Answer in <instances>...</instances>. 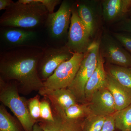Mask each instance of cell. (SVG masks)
Masks as SVG:
<instances>
[{
	"instance_id": "7402d4cb",
	"label": "cell",
	"mask_w": 131,
	"mask_h": 131,
	"mask_svg": "<svg viewBox=\"0 0 131 131\" xmlns=\"http://www.w3.org/2000/svg\"><path fill=\"white\" fill-rule=\"evenodd\" d=\"M66 117L70 119H80L88 114H90L88 106L77 104L71 106L64 112Z\"/></svg>"
},
{
	"instance_id": "f1b7e54d",
	"label": "cell",
	"mask_w": 131,
	"mask_h": 131,
	"mask_svg": "<svg viewBox=\"0 0 131 131\" xmlns=\"http://www.w3.org/2000/svg\"><path fill=\"white\" fill-rule=\"evenodd\" d=\"M14 3L12 0H0V10H6Z\"/></svg>"
},
{
	"instance_id": "603a6c76",
	"label": "cell",
	"mask_w": 131,
	"mask_h": 131,
	"mask_svg": "<svg viewBox=\"0 0 131 131\" xmlns=\"http://www.w3.org/2000/svg\"><path fill=\"white\" fill-rule=\"evenodd\" d=\"M40 103L39 97L37 95L27 101L29 113L32 118L37 123L40 121Z\"/></svg>"
},
{
	"instance_id": "e0dca14e",
	"label": "cell",
	"mask_w": 131,
	"mask_h": 131,
	"mask_svg": "<svg viewBox=\"0 0 131 131\" xmlns=\"http://www.w3.org/2000/svg\"><path fill=\"white\" fill-rule=\"evenodd\" d=\"M78 16L81 20L90 35L92 37L96 30V22L94 12L86 3L81 2L77 5Z\"/></svg>"
},
{
	"instance_id": "7c38bea8",
	"label": "cell",
	"mask_w": 131,
	"mask_h": 131,
	"mask_svg": "<svg viewBox=\"0 0 131 131\" xmlns=\"http://www.w3.org/2000/svg\"><path fill=\"white\" fill-rule=\"evenodd\" d=\"M1 35L4 42L13 48L31 46L29 43L37 37L35 31L13 27H3Z\"/></svg>"
},
{
	"instance_id": "4dcf8cb0",
	"label": "cell",
	"mask_w": 131,
	"mask_h": 131,
	"mask_svg": "<svg viewBox=\"0 0 131 131\" xmlns=\"http://www.w3.org/2000/svg\"><path fill=\"white\" fill-rule=\"evenodd\" d=\"M129 18L131 19V12L130 13V14H129Z\"/></svg>"
},
{
	"instance_id": "d6986e66",
	"label": "cell",
	"mask_w": 131,
	"mask_h": 131,
	"mask_svg": "<svg viewBox=\"0 0 131 131\" xmlns=\"http://www.w3.org/2000/svg\"><path fill=\"white\" fill-rule=\"evenodd\" d=\"M115 128L120 131H131V104L114 114Z\"/></svg>"
},
{
	"instance_id": "5b68a950",
	"label": "cell",
	"mask_w": 131,
	"mask_h": 131,
	"mask_svg": "<svg viewBox=\"0 0 131 131\" xmlns=\"http://www.w3.org/2000/svg\"><path fill=\"white\" fill-rule=\"evenodd\" d=\"M83 57L84 53H74L70 59L61 64L43 82L45 88L52 90L68 88L74 79Z\"/></svg>"
},
{
	"instance_id": "ba28073f",
	"label": "cell",
	"mask_w": 131,
	"mask_h": 131,
	"mask_svg": "<svg viewBox=\"0 0 131 131\" xmlns=\"http://www.w3.org/2000/svg\"><path fill=\"white\" fill-rule=\"evenodd\" d=\"M90 37L78 16L77 8L72 6L68 42L66 46L73 53H84L91 43Z\"/></svg>"
},
{
	"instance_id": "30bf717a",
	"label": "cell",
	"mask_w": 131,
	"mask_h": 131,
	"mask_svg": "<svg viewBox=\"0 0 131 131\" xmlns=\"http://www.w3.org/2000/svg\"><path fill=\"white\" fill-rule=\"evenodd\" d=\"M88 101L90 114L106 117L117 112L112 95L106 87L94 92Z\"/></svg>"
},
{
	"instance_id": "ac0fdd59",
	"label": "cell",
	"mask_w": 131,
	"mask_h": 131,
	"mask_svg": "<svg viewBox=\"0 0 131 131\" xmlns=\"http://www.w3.org/2000/svg\"><path fill=\"white\" fill-rule=\"evenodd\" d=\"M107 73L121 85L131 91V67L108 64Z\"/></svg>"
},
{
	"instance_id": "8992f818",
	"label": "cell",
	"mask_w": 131,
	"mask_h": 131,
	"mask_svg": "<svg viewBox=\"0 0 131 131\" xmlns=\"http://www.w3.org/2000/svg\"><path fill=\"white\" fill-rule=\"evenodd\" d=\"M73 54L66 46L62 47L43 49L38 68L39 75L41 80L44 82L48 79L59 65L70 59Z\"/></svg>"
},
{
	"instance_id": "9c48e42d",
	"label": "cell",
	"mask_w": 131,
	"mask_h": 131,
	"mask_svg": "<svg viewBox=\"0 0 131 131\" xmlns=\"http://www.w3.org/2000/svg\"><path fill=\"white\" fill-rule=\"evenodd\" d=\"M72 8L70 2L64 1L57 11L48 14L45 25L52 38L59 39L67 33L70 23Z\"/></svg>"
},
{
	"instance_id": "d4e9b609",
	"label": "cell",
	"mask_w": 131,
	"mask_h": 131,
	"mask_svg": "<svg viewBox=\"0 0 131 131\" xmlns=\"http://www.w3.org/2000/svg\"><path fill=\"white\" fill-rule=\"evenodd\" d=\"M112 35L131 55V33L119 32L113 33Z\"/></svg>"
},
{
	"instance_id": "44dd1931",
	"label": "cell",
	"mask_w": 131,
	"mask_h": 131,
	"mask_svg": "<svg viewBox=\"0 0 131 131\" xmlns=\"http://www.w3.org/2000/svg\"><path fill=\"white\" fill-rule=\"evenodd\" d=\"M89 115L83 122L82 131H101L107 116L92 114Z\"/></svg>"
},
{
	"instance_id": "2e32d148",
	"label": "cell",
	"mask_w": 131,
	"mask_h": 131,
	"mask_svg": "<svg viewBox=\"0 0 131 131\" xmlns=\"http://www.w3.org/2000/svg\"><path fill=\"white\" fill-rule=\"evenodd\" d=\"M104 62L100 52L96 69L85 86V101L89 100L95 91L106 87L107 73L104 68Z\"/></svg>"
},
{
	"instance_id": "83f0119b",
	"label": "cell",
	"mask_w": 131,
	"mask_h": 131,
	"mask_svg": "<svg viewBox=\"0 0 131 131\" xmlns=\"http://www.w3.org/2000/svg\"><path fill=\"white\" fill-rule=\"evenodd\" d=\"M119 32L131 33V19L126 18L121 20L118 25Z\"/></svg>"
},
{
	"instance_id": "3957f363",
	"label": "cell",
	"mask_w": 131,
	"mask_h": 131,
	"mask_svg": "<svg viewBox=\"0 0 131 131\" xmlns=\"http://www.w3.org/2000/svg\"><path fill=\"white\" fill-rule=\"evenodd\" d=\"M18 86L15 81L0 78V101L15 115L25 131H32L36 122L31 117L27 101L20 96Z\"/></svg>"
},
{
	"instance_id": "cb8c5ba5",
	"label": "cell",
	"mask_w": 131,
	"mask_h": 131,
	"mask_svg": "<svg viewBox=\"0 0 131 131\" xmlns=\"http://www.w3.org/2000/svg\"><path fill=\"white\" fill-rule=\"evenodd\" d=\"M48 101L49 100L46 98L40 101V121L52 122L54 121V115L52 112L50 103Z\"/></svg>"
},
{
	"instance_id": "ffe728a7",
	"label": "cell",
	"mask_w": 131,
	"mask_h": 131,
	"mask_svg": "<svg viewBox=\"0 0 131 131\" xmlns=\"http://www.w3.org/2000/svg\"><path fill=\"white\" fill-rule=\"evenodd\" d=\"M0 131H21L3 105L0 106Z\"/></svg>"
},
{
	"instance_id": "9a60e30c",
	"label": "cell",
	"mask_w": 131,
	"mask_h": 131,
	"mask_svg": "<svg viewBox=\"0 0 131 131\" xmlns=\"http://www.w3.org/2000/svg\"><path fill=\"white\" fill-rule=\"evenodd\" d=\"M107 73L106 88L112 95L116 111H120L131 105V91L121 85Z\"/></svg>"
},
{
	"instance_id": "277c9868",
	"label": "cell",
	"mask_w": 131,
	"mask_h": 131,
	"mask_svg": "<svg viewBox=\"0 0 131 131\" xmlns=\"http://www.w3.org/2000/svg\"><path fill=\"white\" fill-rule=\"evenodd\" d=\"M100 54V42H92L84 53V57L77 74L68 88L77 102H83L85 101V86L96 69Z\"/></svg>"
},
{
	"instance_id": "4fadbf2b",
	"label": "cell",
	"mask_w": 131,
	"mask_h": 131,
	"mask_svg": "<svg viewBox=\"0 0 131 131\" xmlns=\"http://www.w3.org/2000/svg\"><path fill=\"white\" fill-rule=\"evenodd\" d=\"M102 14L107 21L128 18L131 12V0H105L102 2Z\"/></svg>"
},
{
	"instance_id": "7a4b0ae2",
	"label": "cell",
	"mask_w": 131,
	"mask_h": 131,
	"mask_svg": "<svg viewBox=\"0 0 131 131\" xmlns=\"http://www.w3.org/2000/svg\"><path fill=\"white\" fill-rule=\"evenodd\" d=\"M48 14L45 7L37 0H19L5 10L0 25L30 30L45 24Z\"/></svg>"
},
{
	"instance_id": "8fae6325",
	"label": "cell",
	"mask_w": 131,
	"mask_h": 131,
	"mask_svg": "<svg viewBox=\"0 0 131 131\" xmlns=\"http://www.w3.org/2000/svg\"><path fill=\"white\" fill-rule=\"evenodd\" d=\"M39 93L50 101L53 111L56 112H64L71 106L77 103L75 97L68 88L52 90L44 87Z\"/></svg>"
},
{
	"instance_id": "484cf974",
	"label": "cell",
	"mask_w": 131,
	"mask_h": 131,
	"mask_svg": "<svg viewBox=\"0 0 131 131\" xmlns=\"http://www.w3.org/2000/svg\"><path fill=\"white\" fill-rule=\"evenodd\" d=\"M114 114L107 116L101 131H115L116 128L115 124Z\"/></svg>"
},
{
	"instance_id": "52a82bcc",
	"label": "cell",
	"mask_w": 131,
	"mask_h": 131,
	"mask_svg": "<svg viewBox=\"0 0 131 131\" xmlns=\"http://www.w3.org/2000/svg\"><path fill=\"white\" fill-rule=\"evenodd\" d=\"M100 43V52L108 64L131 67V55L113 36L105 34Z\"/></svg>"
},
{
	"instance_id": "5bb4252c",
	"label": "cell",
	"mask_w": 131,
	"mask_h": 131,
	"mask_svg": "<svg viewBox=\"0 0 131 131\" xmlns=\"http://www.w3.org/2000/svg\"><path fill=\"white\" fill-rule=\"evenodd\" d=\"M54 121H41L39 123L44 131H82L83 121L82 122L80 119H69L66 117L64 112L54 111Z\"/></svg>"
},
{
	"instance_id": "6da1fadb",
	"label": "cell",
	"mask_w": 131,
	"mask_h": 131,
	"mask_svg": "<svg viewBox=\"0 0 131 131\" xmlns=\"http://www.w3.org/2000/svg\"><path fill=\"white\" fill-rule=\"evenodd\" d=\"M43 49L27 46L12 48L1 53L0 78L15 81L24 93L39 91L44 87L38 73Z\"/></svg>"
},
{
	"instance_id": "f546056e",
	"label": "cell",
	"mask_w": 131,
	"mask_h": 131,
	"mask_svg": "<svg viewBox=\"0 0 131 131\" xmlns=\"http://www.w3.org/2000/svg\"><path fill=\"white\" fill-rule=\"evenodd\" d=\"M32 131H44L39 124L35 123L33 127Z\"/></svg>"
},
{
	"instance_id": "4316f807",
	"label": "cell",
	"mask_w": 131,
	"mask_h": 131,
	"mask_svg": "<svg viewBox=\"0 0 131 131\" xmlns=\"http://www.w3.org/2000/svg\"><path fill=\"white\" fill-rule=\"evenodd\" d=\"M38 2L40 3L45 7L49 14L54 13V10L56 6L61 3L59 0H37Z\"/></svg>"
}]
</instances>
